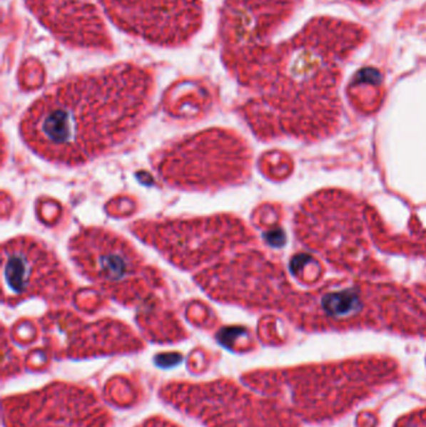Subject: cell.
I'll return each mask as SVG.
<instances>
[{
	"mask_svg": "<svg viewBox=\"0 0 426 427\" xmlns=\"http://www.w3.org/2000/svg\"><path fill=\"white\" fill-rule=\"evenodd\" d=\"M153 93L151 71L131 63L69 78L29 106L21 138L44 160L83 165L139 129Z\"/></svg>",
	"mask_w": 426,
	"mask_h": 427,
	"instance_id": "obj_1",
	"label": "cell"
},
{
	"mask_svg": "<svg viewBox=\"0 0 426 427\" xmlns=\"http://www.w3.org/2000/svg\"><path fill=\"white\" fill-rule=\"evenodd\" d=\"M295 8V0H225L220 11L221 58L248 86L271 51L270 38Z\"/></svg>",
	"mask_w": 426,
	"mask_h": 427,
	"instance_id": "obj_2",
	"label": "cell"
},
{
	"mask_svg": "<svg viewBox=\"0 0 426 427\" xmlns=\"http://www.w3.org/2000/svg\"><path fill=\"white\" fill-rule=\"evenodd\" d=\"M114 26L159 46H184L199 31L201 0H101Z\"/></svg>",
	"mask_w": 426,
	"mask_h": 427,
	"instance_id": "obj_3",
	"label": "cell"
},
{
	"mask_svg": "<svg viewBox=\"0 0 426 427\" xmlns=\"http://www.w3.org/2000/svg\"><path fill=\"white\" fill-rule=\"evenodd\" d=\"M76 267L116 299H136L133 294L144 272L141 259L124 239L101 229H91L71 242Z\"/></svg>",
	"mask_w": 426,
	"mask_h": 427,
	"instance_id": "obj_4",
	"label": "cell"
},
{
	"mask_svg": "<svg viewBox=\"0 0 426 427\" xmlns=\"http://www.w3.org/2000/svg\"><path fill=\"white\" fill-rule=\"evenodd\" d=\"M6 287L19 297H41L51 302L69 297L71 282L61 262L41 242L18 237L3 245Z\"/></svg>",
	"mask_w": 426,
	"mask_h": 427,
	"instance_id": "obj_5",
	"label": "cell"
},
{
	"mask_svg": "<svg viewBox=\"0 0 426 427\" xmlns=\"http://www.w3.org/2000/svg\"><path fill=\"white\" fill-rule=\"evenodd\" d=\"M28 9L58 41L111 53L114 46L93 0H26Z\"/></svg>",
	"mask_w": 426,
	"mask_h": 427,
	"instance_id": "obj_6",
	"label": "cell"
}]
</instances>
